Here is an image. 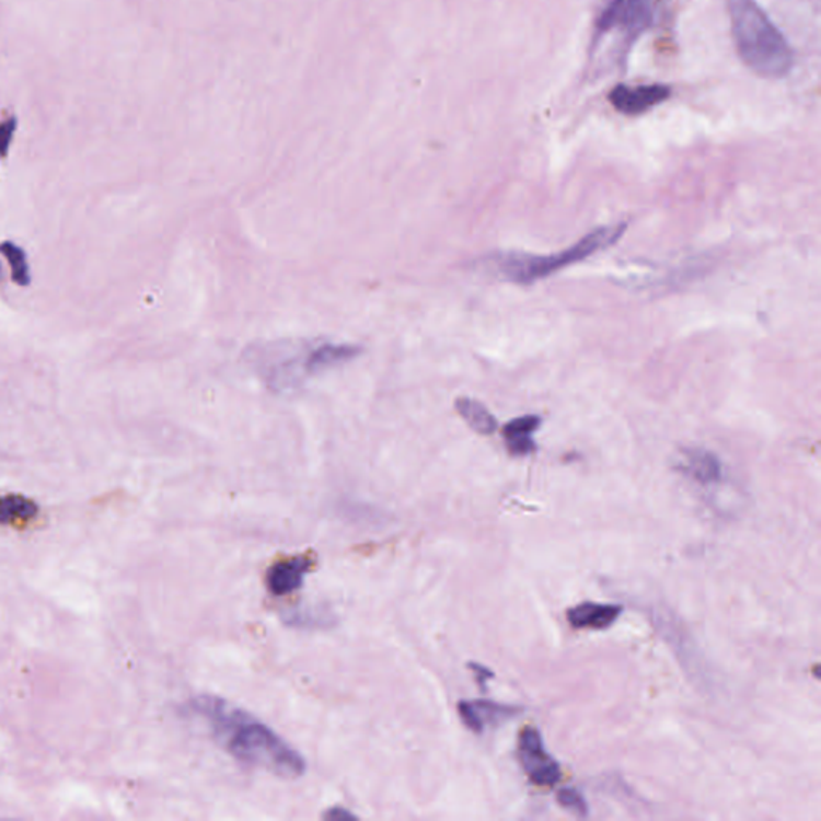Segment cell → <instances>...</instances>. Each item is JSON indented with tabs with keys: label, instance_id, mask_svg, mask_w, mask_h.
I'll return each mask as SVG.
<instances>
[{
	"label": "cell",
	"instance_id": "1",
	"mask_svg": "<svg viewBox=\"0 0 821 821\" xmlns=\"http://www.w3.org/2000/svg\"><path fill=\"white\" fill-rule=\"evenodd\" d=\"M192 707L210 724L226 750L240 761L265 768L279 778L296 779L305 774L302 754L240 707L216 696H199Z\"/></svg>",
	"mask_w": 821,
	"mask_h": 821
},
{
	"label": "cell",
	"instance_id": "2",
	"mask_svg": "<svg viewBox=\"0 0 821 821\" xmlns=\"http://www.w3.org/2000/svg\"><path fill=\"white\" fill-rule=\"evenodd\" d=\"M729 13L735 44L747 67L764 78H783L791 71V46L755 0H729Z\"/></svg>",
	"mask_w": 821,
	"mask_h": 821
},
{
	"label": "cell",
	"instance_id": "3",
	"mask_svg": "<svg viewBox=\"0 0 821 821\" xmlns=\"http://www.w3.org/2000/svg\"><path fill=\"white\" fill-rule=\"evenodd\" d=\"M624 230H626L624 223L600 227V229L586 234L578 243L573 244L567 250L557 252V254L531 255L509 252V254H498L489 258V265L495 268L496 274L507 281L517 282V285H531V282L554 275L555 271L562 270L568 265L591 257L595 252L606 250L620 240Z\"/></svg>",
	"mask_w": 821,
	"mask_h": 821
},
{
	"label": "cell",
	"instance_id": "4",
	"mask_svg": "<svg viewBox=\"0 0 821 821\" xmlns=\"http://www.w3.org/2000/svg\"><path fill=\"white\" fill-rule=\"evenodd\" d=\"M654 16L655 0H612L597 22V39L620 34L629 44L650 27Z\"/></svg>",
	"mask_w": 821,
	"mask_h": 821
},
{
	"label": "cell",
	"instance_id": "5",
	"mask_svg": "<svg viewBox=\"0 0 821 821\" xmlns=\"http://www.w3.org/2000/svg\"><path fill=\"white\" fill-rule=\"evenodd\" d=\"M519 759L523 772L533 785L551 788L560 782V764L548 754L543 737L536 729L527 727L520 733Z\"/></svg>",
	"mask_w": 821,
	"mask_h": 821
},
{
	"label": "cell",
	"instance_id": "6",
	"mask_svg": "<svg viewBox=\"0 0 821 821\" xmlns=\"http://www.w3.org/2000/svg\"><path fill=\"white\" fill-rule=\"evenodd\" d=\"M671 95V89L662 84L616 85L610 92V103L617 112L627 116H639L661 105Z\"/></svg>",
	"mask_w": 821,
	"mask_h": 821
},
{
	"label": "cell",
	"instance_id": "7",
	"mask_svg": "<svg viewBox=\"0 0 821 821\" xmlns=\"http://www.w3.org/2000/svg\"><path fill=\"white\" fill-rule=\"evenodd\" d=\"M458 713L467 729L475 733H483L489 727L499 726L522 713V707L502 705L492 699H471L458 705Z\"/></svg>",
	"mask_w": 821,
	"mask_h": 821
},
{
	"label": "cell",
	"instance_id": "8",
	"mask_svg": "<svg viewBox=\"0 0 821 821\" xmlns=\"http://www.w3.org/2000/svg\"><path fill=\"white\" fill-rule=\"evenodd\" d=\"M313 564L315 560L312 555H296V557L276 562L265 575L268 591L278 597L297 591L303 585L305 576L312 571Z\"/></svg>",
	"mask_w": 821,
	"mask_h": 821
},
{
	"label": "cell",
	"instance_id": "9",
	"mask_svg": "<svg viewBox=\"0 0 821 821\" xmlns=\"http://www.w3.org/2000/svg\"><path fill=\"white\" fill-rule=\"evenodd\" d=\"M623 606L616 603L582 602L567 612V621L575 629L603 631L616 623Z\"/></svg>",
	"mask_w": 821,
	"mask_h": 821
},
{
	"label": "cell",
	"instance_id": "10",
	"mask_svg": "<svg viewBox=\"0 0 821 821\" xmlns=\"http://www.w3.org/2000/svg\"><path fill=\"white\" fill-rule=\"evenodd\" d=\"M679 469L685 477L692 478L698 485H717L722 479L720 459L703 448H689L682 451Z\"/></svg>",
	"mask_w": 821,
	"mask_h": 821
},
{
	"label": "cell",
	"instance_id": "11",
	"mask_svg": "<svg viewBox=\"0 0 821 821\" xmlns=\"http://www.w3.org/2000/svg\"><path fill=\"white\" fill-rule=\"evenodd\" d=\"M361 354V348L351 344H323L305 355V375L320 374L334 366L347 363Z\"/></svg>",
	"mask_w": 821,
	"mask_h": 821
},
{
	"label": "cell",
	"instance_id": "12",
	"mask_svg": "<svg viewBox=\"0 0 821 821\" xmlns=\"http://www.w3.org/2000/svg\"><path fill=\"white\" fill-rule=\"evenodd\" d=\"M541 426V419L537 416H522L510 420L502 429L504 441L507 450L512 456H528L536 450L533 435L537 427Z\"/></svg>",
	"mask_w": 821,
	"mask_h": 821
},
{
	"label": "cell",
	"instance_id": "13",
	"mask_svg": "<svg viewBox=\"0 0 821 821\" xmlns=\"http://www.w3.org/2000/svg\"><path fill=\"white\" fill-rule=\"evenodd\" d=\"M39 516V506L22 495H0V525L22 528Z\"/></svg>",
	"mask_w": 821,
	"mask_h": 821
},
{
	"label": "cell",
	"instance_id": "14",
	"mask_svg": "<svg viewBox=\"0 0 821 821\" xmlns=\"http://www.w3.org/2000/svg\"><path fill=\"white\" fill-rule=\"evenodd\" d=\"M456 410L459 416L469 424L474 432L479 435H493L498 429V423H496L495 416L489 413L482 403L474 398H462L456 400Z\"/></svg>",
	"mask_w": 821,
	"mask_h": 821
},
{
	"label": "cell",
	"instance_id": "15",
	"mask_svg": "<svg viewBox=\"0 0 821 821\" xmlns=\"http://www.w3.org/2000/svg\"><path fill=\"white\" fill-rule=\"evenodd\" d=\"M0 250L5 254L7 261L10 262L13 279H15L16 285L26 286L30 282V270H27L24 252L12 243L2 244Z\"/></svg>",
	"mask_w": 821,
	"mask_h": 821
},
{
	"label": "cell",
	"instance_id": "16",
	"mask_svg": "<svg viewBox=\"0 0 821 821\" xmlns=\"http://www.w3.org/2000/svg\"><path fill=\"white\" fill-rule=\"evenodd\" d=\"M557 802L560 803V807H564L565 810L571 812L573 816H589L588 800H586L582 793L578 791L576 788H562L560 791L557 793Z\"/></svg>",
	"mask_w": 821,
	"mask_h": 821
},
{
	"label": "cell",
	"instance_id": "17",
	"mask_svg": "<svg viewBox=\"0 0 821 821\" xmlns=\"http://www.w3.org/2000/svg\"><path fill=\"white\" fill-rule=\"evenodd\" d=\"M324 819L329 820H339V819H357V816L355 813L348 812L347 809H333L329 810V812L324 813Z\"/></svg>",
	"mask_w": 821,
	"mask_h": 821
},
{
	"label": "cell",
	"instance_id": "18",
	"mask_svg": "<svg viewBox=\"0 0 821 821\" xmlns=\"http://www.w3.org/2000/svg\"><path fill=\"white\" fill-rule=\"evenodd\" d=\"M471 668L474 669V672H477V679H478L479 684H483V682H485L486 679L493 678V672L489 671V669H486L485 666L471 664Z\"/></svg>",
	"mask_w": 821,
	"mask_h": 821
}]
</instances>
